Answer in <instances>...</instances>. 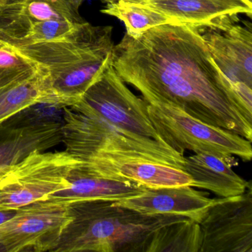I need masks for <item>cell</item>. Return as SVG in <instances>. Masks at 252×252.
Masks as SVG:
<instances>
[{
    "label": "cell",
    "mask_w": 252,
    "mask_h": 252,
    "mask_svg": "<svg viewBox=\"0 0 252 252\" xmlns=\"http://www.w3.org/2000/svg\"><path fill=\"white\" fill-rule=\"evenodd\" d=\"M113 67L149 104H169L252 141V107L211 57L200 29L156 26L115 45Z\"/></svg>",
    "instance_id": "obj_1"
},
{
    "label": "cell",
    "mask_w": 252,
    "mask_h": 252,
    "mask_svg": "<svg viewBox=\"0 0 252 252\" xmlns=\"http://www.w3.org/2000/svg\"><path fill=\"white\" fill-rule=\"evenodd\" d=\"M70 212L51 252H147L156 230L185 218L143 215L107 200L73 202Z\"/></svg>",
    "instance_id": "obj_2"
},
{
    "label": "cell",
    "mask_w": 252,
    "mask_h": 252,
    "mask_svg": "<svg viewBox=\"0 0 252 252\" xmlns=\"http://www.w3.org/2000/svg\"><path fill=\"white\" fill-rule=\"evenodd\" d=\"M63 110V141L67 153L79 160L101 158L113 160L156 162L183 169L185 156L166 143L125 132L70 107Z\"/></svg>",
    "instance_id": "obj_3"
},
{
    "label": "cell",
    "mask_w": 252,
    "mask_h": 252,
    "mask_svg": "<svg viewBox=\"0 0 252 252\" xmlns=\"http://www.w3.org/2000/svg\"><path fill=\"white\" fill-rule=\"evenodd\" d=\"M149 117L163 142L184 154L185 150L209 153L223 158H252V142L237 134L212 126L169 104H149Z\"/></svg>",
    "instance_id": "obj_4"
},
{
    "label": "cell",
    "mask_w": 252,
    "mask_h": 252,
    "mask_svg": "<svg viewBox=\"0 0 252 252\" xmlns=\"http://www.w3.org/2000/svg\"><path fill=\"white\" fill-rule=\"evenodd\" d=\"M79 163L67 151H34L0 178V210L17 211L67 189Z\"/></svg>",
    "instance_id": "obj_5"
},
{
    "label": "cell",
    "mask_w": 252,
    "mask_h": 252,
    "mask_svg": "<svg viewBox=\"0 0 252 252\" xmlns=\"http://www.w3.org/2000/svg\"><path fill=\"white\" fill-rule=\"evenodd\" d=\"M147 105L128 88L111 65L90 87L80 101L70 107L125 132L163 142L150 121Z\"/></svg>",
    "instance_id": "obj_6"
},
{
    "label": "cell",
    "mask_w": 252,
    "mask_h": 252,
    "mask_svg": "<svg viewBox=\"0 0 252 252\" xmlns=\"http://www.w3.org/2000/svg\"><path fill=\"white\" fill-rule=\"evenodd\" d=\"M73 203L50 195L20 208L0 224V252H51L71 220Z\"/></svg>",
    "instance_id": "obj_7"
},
{
    "label": "cell",
    "mask_w": 252,
    "mask_h": 252,
    "mask_svg": "<svg viewBox=\"0 0 252 252\" xmlns=\"http://www.w3.org/2000/svg\"><path fill=\"white\" fill-rule=\"evenodd\" d=\"M199 224L200 252H252V185L243 194L214 199Z\"/></svg>",
    "instance_id": "obj_8"
},
{
    "label": "cell",
    "mask_w": 252,
    "mask_h": 252,
    "mask_svg": "<svg viewBox=\"0 0 252 252\" xmlns=\"http://www.w3.org/2000/svg\"><path fill=\"white\" fill-rule=\"evenodd\" d=\"M27 110L0 123V178L33 152L63 141V122Z\"/></svg>",
    "instance_id": "obj_9"
},
{
    "label": "cell",
    "mask_w": 252,
    "mask_h": 252,
    "mask_svg": "<svg viewBox=\"0 0 252 252\" xmlns=\"http://www.w3.org/2000/svg\"><path fill=\"white\" fill-rule=\"evenodd\" d=\"M211 57L237 94L252 107V33L232 25L225 30L210 29L202 34Z\"/></svg>",
    "instance_id": "obj_10"
},
{
    "label": "cell",
    "mask_w": 252,
    "mask_h": 252,
    "mask_svg": "<svg viewBox=\"0 0 252 252\" xmlns=\"http://www.w3.org/2000/svg\"><path fill=\"white\" fill-rule=\"evenodd\" d=\"M84 0H0V43L23 37L44 21L85 23L80 15Z\"/></svg>",
    "instance_id": "obj_11"
},
{
    "label": "cell",
    "mask_w": 252,
    "mask_h": 252,
    "mask_svg": "<svg viewBox=\"0 0 252 252\" xmlns=\"http://www.w3.org/2000/svg\"><path fill=\"white\" fill-rule=\"evenodd\" d=\"M158 11L198 29L225 30L240 14L252 16V5L245 0H125Z\"/></svg>",
    "instance_id": "obj_12"
},
{
    "label": "cell",
    "mask_w": 252,
    "mask_h": 252,
    "mask_svg": "<svg viewBox=\"0 0 252 252\" xmlns=\"http://www.w3.org/2000/svg\"><path fill=\"white\" fill-rule=\"evenodd\" d=\"M213 201L206 192L184 186L147 188L140 194L116 200L114 203L143 215H178L200 223Z\"/></svg>",
    "instance_id": "obj_13"
},
{
    "label": "cell",
    "mask_w": 252,
    "mask_h": 252,
    "mask_svg": "<svg viewBox=\"0 0 252 252\" xmlns=\"http://www.w3.org/2000/svg\"><path fill=\"white\" fill-rule=\"evenodd\" d=\"M79 165L100 176L136 183L148 189L192 186V179L185 171L156 162L91 158L79 160Z\"/></svg>",
    "instance_id": "obj_14"
},
{
    "label": "cell",
    "mask_w": 252,
    "mask_h": 252,
    "mask_svg": "<svg viewBox=\"0 0 252 252\" xmlns=\"http://www.w3.org/2000/svg\"><path fill=\"white\" fill-rule=\"evenodd\" d=\"M183 170L192 179V187L203 189L221 197L243 194L252 184L237 175L228 159L209 153L185 157Z\"/></svg>",
    "instance_id": "obj_15"
},
{
    "label": "cell",
    "mask_w": 252,
    "mask_h": 252,
    "mask_svg": "<svg viewBox=\"0 0 252 252\" xmlns=\"http://www.w3.org/2000/svg\"><path fill=\"white\" fill-rule=\"evenodd\" d=\"M67 189L53 194L73 202L81 200H120L140 194L147 188L129 181H118L104 178L77 166L73 169Z\"/></svg>",
    "instance_id": "obj_16"
},
{
    "label": "cell",
    "mask_w": 252,
    "mask_h": 252,
    "mask_svg": "<svg viewBox=\"0 0 252 252\" xmlns=\"http://www.w3.org/2000/svg\"><path fill=\"white\" fill-rule=\"evenodd\" d=\"M46 70L29 80L0 88V123L38 104H48Z\"/></svg>",
    "instance_id": "obj_17"
},
{
    "label": "cell",
    "mask_w": 252,
    "mask_h": 252,
    "mask_svg": "<svg viewBox=\"0 0 252 252\" xmlns=\"http://www.w3.org/2000/svg\"><path fill=\"white\" fill-rule=\"evenodd\" d=\"M201 245L200 224L185 218L156 230L147 252H200Z\"/></svg>",
    "instance_id": "obj_18"
},
{
    "label": "cell",
    "mask_w": 252,
    "mask_h": 252,
    "mask_svg": "<svg viewBox=\"0 0 252 252\" xmlns=\"http://www.w3.org/2000/svg\"><path fill=\"white\" fill-rule=\"evenodd\" d=\"M101 12L123 22L126 27V34L133 38L139 37L156 26L180 24L176 20L158 11L125 0H113L107 2V6L101 10Z\"/></svg>",
    "instance_id": "obj_19"
},
{
    "label": "cell",
    "mask_w": 252,
    "mask_h": 252,
    "mask_svg": "<svg viewBox=\"0 0 252 252\" xmlns=\"http://www.w3.org/2000/svg\"><path fill=\"white\" fill-rule=\"evenodd\" d=\"M41 68L8 45L0 43V88L32 79Z\"/></svg>",
    "instance_id": "obj_20"
},
{
    "label": "cell",
    "mask_w": 252,
    "mask_h": 252,
    "mask_svg": "<svg viewBox=\"0 0 252 252\" xmlns=\"http://www.w3.org/2000/svg\"><path fill=\"white\" fill-rule=\"evenodd\" d=\"M80 24L62 20L42 22L32 26L20 39L2 44L11 47H22L52 42L67 36Z\"/></svg>",
    "instance_id": "obj_21"
},
{
    "label": "cell",
    "mask_w": 252,
    "mask_h": 252,
    "mask_svg": "<svg viewBox=\"0 0 252 252\" xmlns=\"http://www.w3.org/2000/svg\"><path fill=\"white\" fill-rule=\"evenodd\" d=\"M17 211H3L0 210V224L11 219Z\"/></svg>",
    "instance_id": "obj_22"
},
{
    "label": "cell",
    "mask_w": 252,
    "mask_h": 252,
    "mask_svg": "<svg viewBox=\"0 0 252 252\" xmlns=\"http://www.w3.org/2000/svg\"><path fill=\"white\" fill-rule=\"evenodd\" d=\"M246 2L249 4V5H252V0H245Z\"/></svg>",
    "instance_id": "obj_23"
},
{
    "label": "cell",
    "mask_w": 252,
    "mask_h": 252,
    "mask_svg": "<svg viewBox=\"0 0 252 252\" xmlns=\"http://www.w3.org/2000/svg\"><path fill=\"white\" fill-rule=\"evenodd\" d=\"M110 1H113V0H106L105 2L107 3V2H110Z\"/></svg>",
    "instance_id": "obj_24"
},
{
    "label": "cell",
    "mask_w": 252,
    "mask_h": 252,
    "mask_svg": "<svg viewBox=\"0 0 252 252\" xmlns=\"http://www.w3.org/2000/svg\"><path fill=\"white\" fill-rule=\"evenodd\" d=\"M101 1H102V2H105L106 0H101Z\"/></svg>",
    "instance_id": "obj_25"
}]
</instances>
